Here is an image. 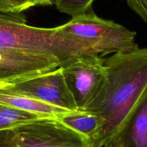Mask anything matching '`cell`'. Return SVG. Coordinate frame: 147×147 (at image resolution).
Here are the masks:
<instances>
[{"instance_id": "cell-1", "label": "cell", "mask_w": 147, "mask_h": 147, "mask_svg": "<svg viewBox=\"0 0 147 147\" xmlns=\"http://www.w3.org/2000/svg\"><path fill=\"white\" fill-rule=\"evenodd\" d=\"M104 60L105 83L83 110L103 122L90 140L91 147H104L112 140L147 87V49L115 53Z\"/></svg>"}, {"instance_id": "cell-2", "label": "cell", "mask_w": 147, "mask_h": 147, "mask_svg": "<svg viewBox=\"0 0 147 147\" xmlns=\"http://www.w3.org/2000/svg\"><path fill=\"white\" fill-rule=\"evenodd\" d=\"M56 32L77 44L84 56L103 57L139 49L136 42V32L113 21L99 18L92 9L56 27Z\"/></svg>"}, {"instance_id": "cell-3", "label": "cell", "mask_w": 147, "mask_h": 147, "mask_svg": "<svg viewBox=\"0 0 147 147\" xmlns=\"http://www.w3.org/2000/svg\"><path fill=\"white\" fill-rule=\"evenodd\" d=\"M0 49L57 59L61 66L79 57L74 45L59 35L56 27L28 25L22 14L0 12Z\"/></svg>"}, {"instance_id": "cell-4", "label": "cell", "mask_w": 147, "mask_h": 147, "mask_svg": "<svg viewBox=\"0 0 147 147\" xmlns=\"http://www.w3.org/2000/svg\"><path fill=\"white\" fill-rule=\"evenodd\" d=\"M60 67L77 108L83 111L100 92L107 80L104 58L84 56Z\"/></svg>"}, {"instance_id": "cell-5", "label": "cell", "mask_w": 147, "mask_h": 147, "mask_svg": "<svg viewBox=\"0 0 147 147\" xmlns=\"http://www.w3.org/2000/svg\"><path fill=\"white\" fill-rule=\"evenodd\" d=\"M20 147H91L87 137L54 118H44L15 128Z\"/></svg>"}, {"instance_id": "cell-6", "label": "cell", "mask_w": 147, "mask_h": 147, "mask_svg": "<svg viewBox=\"0 0 147 147\" xmlns=\"http://www.w3.org/2000/svg\"><path fill=\"white\" fill-rule=\"evenodd\" d=\"M2 82L32 98L70 111L79 110L66 86L61 67L22 80Z\"/></svg>"}, {"instance_id": "cell-7", "label": "cell", "mask_w": 147, "mask_h": 147, "mask_svg": "<svg viewBox=\"0 0 147 147\" xmlns=\"http://www.w3.org/2000/svg\"><path fill=\"white\" fill-rule=\"evenodd\" d=\"M61 66L57 59L0 49V82L22 80Z\"/></svg>"}, {"instance_id": "cell-8", "label": "cell", "mask_w": 147, "mask_h": 147, "mask_svg": "<svg viewBox=\"0 0 147 147\" xmlns=\"http://www.w3.org/2000/svg\"><path fill=\"white\" fill-rule=\"evenodd\" d=\"M104 147H147V87L118 133Z\"/></svg>"}, {"instance_id": "cell-9", "label": "cell", "mask_w": 147, "mask_h": 147, "mask_svg": "<svg viewBox=\"0 0 147 147\" xmlns=\"http://www.w3.org/2000/svg\"><path fill=\"white\" fill-rule=\"evenodd\" d=\"M0 104L17 110L38 114L46 118H57L63 114L71 112L70 110L56 107L18 92L2 82H0Z\"/></svg>"}, {"instance_id": "cell-10", "label": "cell", "mask_w": 147, "mask_h": 147, "mask_svg": "<svg viewBox=\"0 0 147 147\" xmlns=\"http://www.w3.org/2000/svg\"><path fill=\"white\" fill-rule=\"evenodd\" d=\"M71 129L91 140L99 131L103 122L100 117L84 111H71L56 118Z\"/></svg>"}, {"instance_id": "cell-11", "label": "cell", "mask_w": 147, "mask_h": 147, "mask_svg": "<svg viewBox=\"0 0 147 147\" xmlns=\"http://www.w3.org/2000/svg\"><path fill=\"white\" fill-rule=\"evenodd\" d=\"M44 118L46 117L0 104V131L16 128Z\"/></svg>"}, {"instance_id": "cell-12", "label": "cell", "mask_w": 147, "mask_h": 147, "mask_svg": "<svg viewBox=\"0 0 147 147\" xmlns=\"http://www.w3.org/2000/svg\"><path fill=\"white\" fill-rule=\"evenodd\" d=\"M94 0H55L58 10L72 18L80 15L92 9Z\"/></svg>"}, {"instance_id": "cell-13", "label": "cell", "mask_w": 147, "mask_h": 147, "mask_svg": "<svg viewBox=\"0 0 147 147\" xmlns=\"http://www.w3.org/2000/svg\"><path fill=\"white\" fill-rule=\"evenodd\" d=\"M7 13L22 14V12L36 6L35 0H2Z\"/></svg>"}, {"instance_id": "cell-14", "label": "cell", "mask_w": 147, "mask_h": 147, "mask_svg": "<svg viewBox=\"0 0 147 147\" xmlns=\"http://www.w3.org/2000/svg\"><path fill=\"white\" fill-rule=\"evenodd\" d=\"M18 136L15 128L0 131V147H19Z\"/></svg>"}, {"instance_id": "cell-15", "label": "cell", "mask_w": 147, "mask_h": 147, "mask_svg": "<svg viewBox=\"0 0 147 147\" xmlns=\"http://www.w3.org/2000/svg\"><path fill=\"white\" fill-rule=\"evenodd\" d=\"M128 6L147 22V0H126Z\"/></svg>"}, {"instance_id": "cell-16", "label": "cell", "mask_w": 147, "mask_h": 147, "mask_svg": "<svg viewBox=\"0 0 147 147\" xmlns=\"http://www.w3.org/2000/svg\"><path fill=\"white\" fill-rule=\"evenodd\" d=\"M37 5L40 6H49V5H54L55 0H35Z\"/></svg>"}, {"instance_id": "cell-17", "label": "cell", "mask_w": 147, "mask_h": 147, "mask_svg": "<svg viewBox=\"0 0 147 147\" xmlns=\"http://www.w3.org/2000/svg\"><path fill=\"white\" fill-rule=\"evenodd\" d=\"M0 12H4V13H7L5 11V8H4L3 2H2V0H0Z\"/></svg>"}, {"instance_id": "cell-18", "label": "cell", "mask_w": 147, "mask_h": 147, "mask_svg": "<svg viewBox=\"0 0 147 147\" xmlns=\"http://www.w3.org/2000/svg\"></svg>"}, {"instance_id": "cell-19", "label": "cell", "mask_w": 147, "mask_h": 147, "mask_svg": "<svg viewBox=\"0 0 147 147\" xmlns=\"http://www.w3.org/2000/svg\"><path fill=\"white\" fill-rule=\"evenodd\" d=\"M19 147H20V146H19Z\"/></svg>"}]
</instances>
